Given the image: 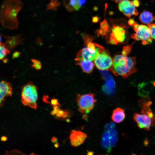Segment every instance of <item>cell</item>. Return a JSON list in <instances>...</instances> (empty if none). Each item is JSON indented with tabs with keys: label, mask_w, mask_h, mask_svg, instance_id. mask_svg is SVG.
Wrapping results in <instances>:
<instances>
[{
	"label": "cell",
	"mask_w": 155,
	"mask_h": 155,
	"mask_svg": "<svg viewBox=\"0 0 155 155\" xmlns=\"http://www.w3.org/2000/svg\"><path fill=\"white\" fill-rule=\"evenodd\" d=\"M135 59V57L116 55L113 59L111 70L115 75L126 78L137 71Z\"/></svg>",
	"instance_id": "1"
},
{
	"label": "cell",
	"mask_w": 155,
	"mask_h": 155,
	"mask_svg": "<svg viewBox=\"0 0 155 155\" xmlns=\"http://www.w3.org/2000/svg\"><path fill=\"white\" fill-rule=\"evenodd\" d=\"M6 2L8 8L3 3V5L7 9L8 11L2 7L1 9V18L3 26L5 27L8 24L7 28L10 29L17 28L19 24L17 16L18 12L23 6L22 2L18 0H8Z\"/></svg>",
	"instance_id": "2"
},
{
	"label": "cell",
	"mask_w": 155,
	"mask_h": 155,
	"mask_svg": "<svg viewBox=\"0 0 155 155\" xmlns=\"http://www.w3.org/2000/svg\"><path fill=\"white\" fill-rule=\"evenodd\" d=\"M21 101L23 105L36 109L38 94L37 87L32 82H28L22 88Z\"/></svg>",
	"instance_id": "3"
},
{
	"label": "cell",
	"mask_w": 155,
	"mask_h": 155,
	"mask_svg": "<svg viewBox=\"0 0 155 155\" xmlns=\"http://www.w3.org/2000/svg\"><path fill=\"white\" fill-rule=\"evenodd\" d=\"M132 26L135 33L131 35V38L136 40H142L144 45L150 44L152 42L151 31L148 26L139 24L135 22Z\"/></svg>",
	"instance_id": "4"
},
{
	"label": "cell",
	"mask_w": 155,
	"mask_h": 155,
	"mask_svg": "<svg viewBox=\"0 0 155 155\" xmlns=\"http://www.w3.org/2000/svg\"><path fill=\"white\" fill-rule=\"evenodd\" d=\"M76 101L78 111L82 114L89 113L93 109L97 101L94 94L92 93L84 94H78Z\"/></svg>",
	"instance_id": "5"
},
{
	"label": "cell",
	"mask_w": 155,
	"mask_h": 155,
	"mask_svg": "<svg viewBox=\"0 0 155 155\" xmlns=\"http://www.w3.org/2000/svg\"><path fill=\"white\" fill-rule=\"evenodd\" d=\"M94 61V64L99 70L102 71L111 70L113 59L107 50L105 49L100 53Z\"/></svg>",
	"instance_id": "6"
},
{
	"label": "cell",
	"mask_w": 155,
	"mask_h": 155,
	"mask_svg": "<svg viewBox=\"0 0 155 155\" xmlns=\"http://www.w3.org/2000/svg\"><path fill=\"white\" fill-rule=\"evenodd\" d=\"M117 140L118 133L116 130H106L102 135L101 144L102 147L109 152L115 146Z\"/></svg>",
	"instance_id": "7"
},
{
	"label": "cell",
	"mask_w": 155,
	"mask_h": 155,
	"mask_svg": "<svg viewBox=\"0 0 155 155\" xmlns=\"http://www.w3.org/2000/svg\"><path fill=\"white\" fill-rule=\"evenodd\" d=\"M126 32L123 26L113 24L108 42L112 44L117 45L123 42L126 38Z\"/></svg>",
	"instance_id": "8"
},
{
	"label": "cell",
	"mask_w": 155,
	"mask_h": 155,
	"mask_svg": "<svg viewBox=\"0 0 155 155\" xmlns=\"http://www.w3.org/2000/svg\"><path fill=\"white\" fill-rule=\"evenodd\" d=\"M118 7L119 10L128 18L132 15L137 16L139 13L132 1L129 0H123L119 2Z\"/></svg>",
	"instance_id": "9"
},
{
	"label": "cell",
	"mask_w": 155,
	"mask_h": 155,
	"mask_svg": "<svg viewBox=\"0 0 155 155\" xmlns=\"http://www.w3.org/2000/svg\"><path fill=\"white\" fill-rule=\"evenodd\" d=\"M102 52L100 51H94L86 46L78 52L75 60L84 59L92 61Z\"/></svg>",
	"instance_id": "10"
},
{
	"label": "cell",
	"mask_w": 155,
	"mask_h": 155,
	"mask_svg": "<svg viewBox=\"0 0 155 155\" xmlns=\"http://www.w3.org/2000/svg\"><path fill=\"white\" fill-rule=\"evenodd\" d=\"M87 137V134L83 132L72 130L69 136L71 144L74 147L79 146L83 143Z\"/></svg>",
	"instance_id": "11"
},
{
	"label": "cell",
	"mask_w": 155,
	"mask_h": 155,
	"mask_svg": "<svg viewBox=\"0 0 155 155\" xmlns=\"http://www.w3.org/2000/svg\"><path fill=\"white\" fill-rule=\"evenodd\" d=\"M133 118L138 127L141 128L148 130L150 126H152L151 119L145 114L135 113L133 115Z\"/></svg>",
	"instance_id": "12"
},
{
	"label": "cell",
	"mask_w": 155,
	"mask_h": 155,
	"mask_svg": "<svg viewBox=\"0 0 155 155\" xmlns=\"http://www.w3.org/2000/svg\"><path fill=\"white\" fill-rule=\"evenodd\" d=\"M12 94V87L11 84L5 80L0 81V106L3 105L5 98L11 96Z\"/></svg>",
	"instance_id": "13"
},
{
	"label": "cell",
	"mask_w": 155,
	"mask_h": 155,
	"mask_svg": "<svg viewBox=\"0 0 155 155\" xmlns=\"http://www.w3.org/2000/svg\"><path fill=\"white\" fill-rule=\"evenodd\" d=\"M103 75L106 82L102 87V91L107 94H111L115 91V82L112 77L107 73H104Z\"/></svg>",
	"instance_id": "14"
},
{
	"label": "cell",
	"mask_w": 155,
	"mask_h": 155,
	"mask_svg": "<svg viewBox=\"0 0 155 155\" xmlns=\"http://www.w3.org/2000/svg\"><path fill=\"white\" fill-rule=\"evenodd\" d=\"M5 41L3 43L5 46L9 50H11L20 44L24 40L20 35L14 36H5Z\"/></svg>",
	"instance_id": "15"
},
{
	"label": "cell",
	"mask_w": 155,
	"mask_h": 155,
	"mask_svg": "<svg viewBox=\"0 0 155 155\" xmlns=\"http://www.w3.org/2000/svg\"><path fill=\"white\" fill-rule=\"evenodd\" d=\"M75 61L76 65H79L84 72L89 73L93 71L94 63L92 61L84 59H80Z\"/></svg>",
	"instance_id": "16"
},
{
	"label": "cell",
	"mask_w": 155,
	"mask_h": 155,
	"mask_svg": "<svg viewBox=\"0 0 155 155\" xmlns=\"http://www.w3.org/2000/svg\"><path fill=\"white\" fill-rule=\"evenodd\" d=\"M125 117L124 110L121 108H117L113 110L111 116V119L114 122L119 123L124 120Z\"/></svg>",
	"instance_id": "17"
},
{
	"label": "cell",
	"mask_w": 155,
	"mask_h": 155,
	"mask_svg": "<svg viewBox=\"0 0 155 155\" xmlns=\"http://www.w3.org/2000/svg\"><path fill=\"white\" fill-rule=\"evenodd\" d=\"M139 19L142 23L148 24L155 20V16L151 13L145 11L140 14Z\"/></svg>",
	"instance_id": "18"
},
{
	"label": "cell",
	"mask_w": 155,
	"mask_h": 155,
	"mask_svg": "<svg viewBox=\"0 0 155 155\" xmlns=\"http://www.w3.org/2000/svg\"><path fill=\"white\" fill-rule=\"evenodd\" d=\"M67 10L69 11H78L81 8L78 0H68V3L65 5Z\"/></svg>",
	"instance_id": "19"
},
{
	"label": "cell",
	"mask_w": 155,
	"mask_h": 155,
	"mask_svg": "<svg viewBox=\"0 0 155 155\" xmlns=\"http://www.w3.org/2000/svg\"><path fill=\"white\" fill-rule=\"evenodd\" d=\"M10 50L5 46L3 43H0V60L3 59L10 53Z\"/></svg>",
	"instance_id": "20"
},
{
	"label": "cell",
	"mask_w": 155,
	"mask_h": 155,
	"mask_svg": "<svg viewBox=\"0 0 155 155\" xmlns=\"http://www.w3.org/2000/svg\"><path fill=\"white\" fill-rule=\"evenodd\" d=\"M132 44L124 46L122 51V55L127 56L131 52Z\"/></svg>",
	"instance_id": "21"
},
{
	"label": "cell",
	"mask_w": 155,
	"mask_h": 155,
	"mask_svg": "<svg viewBox=\"0 0 155 155\" xmlns=\"http://www.w3.org/2000/svg\"><path fill=\"white\" fill-rule=\"evenodd\" d=\"M31 61L33 63V64L32 65V67L37 70H40L41 69L42 65L40 61L34 59H32Z\"/></svg>",
	"instance_id": "22"
},
{
	"label": "cell",
	"mask_w": 155,
	"mask_h": 155,
	"mask_svg": "<svg viewBox=\"0 0 155 155\" xmlns=\"http://www.w3.org/2000/svg\"><path fill=\"white\" fill-rule=\"evenodd\" d=\"M82 36L84 43L86 44L92 41L93 40V37L88 34L83 33L82 34Z\"/></svg>",
	"instance_id": "23"
},
{
	"label": "cell",
	"mask_w": 155,
	"mask_h": 155,
	"mask_svg": "<svg viewBox=\"0 0 155 155\" xmlns=\"http://www.w3.org/2000/svg\"><path fill=\"white\" fill-rule=\"evenodd\" d=\"M100 28L106 30L108 32H109V25L107 20L104 19L100 24Z\"/></svg>",
	"instance_id": "24"
},
{
	"label": "cell",
	"mask_w": 155,
	"mask_h": 155,
	"mask_svg": "<svg viewBox=\"0 0 155 155\" xmlns=\"http://www.w3.org/2000/svg\"><path fill=\"white\" fill-rule=\"evenodd\" d=\"M59 5V2L56 0H52L47 6V9H54Z\"/></svg>",
	"instance_id": "25"
},
{
	"label": "cell",
	"mask_w": 155,
	"mask_h": 155,
	"mask_svg": "<svg viewBox=\"0 0 155 155\" xmlns=\"http://www.w3.org/2000/svg\"><path fill=\"white\" fill-rule=\"evenodd\" d=\"M148 24L151 31L152 38L155 40V23Z\"/></svg>",
	"instance_id": "26"
},
{
	"label": "cell",
	"mask_w": 155,
	"mask_h": 155,
	"mask_svg": "<svg viewBox=\"0 0 155 155\" xmlns=\"http://www.w3.org/2000/svg\"><path fill=\"white\" fill-rule=\"evenodd\" d=\"M96 32L98 36L100 35L104 36H106L108 32L105 30L100 28L99 30L96 31Z\"/></svg>",
	"instance_id": "27"
},
{
	"label": "cell",
	"mask_w": 155,
	"mask_h": 155,
	"mask_svg": "<svg viewBox=\"0 0 155 155\" xmlns=\"http://www.w3.org/2000/svg\"><path fill=\"white\" fill-rule=\"evenodd\" d=\"M115 126V124L113 123H108L105 126V130L114 129Z\"/></svg>",
	"instance_id": "28"
},
{
	"label": "cell",
	"mask_w": 155,
	"mask_h": 155,
	"mask_svg": "<svg viewBox=\"0 0 155 155\" xmlns=\"http://www.w3.org/2000/svg\"><path fill=\"white\" fill-rule=\"evenodd\" d=\"M51 104L53 106L57 105H60L58 100L55 98H53L51 100Z\"/></svg>",
	"instance_id": "29"
},
{
	"label": "cell",
	"mask_w": 155,
	"mask_h": 155,
	"mask_svg": "<svg viewBox=\"0 0 155 155\" xmlns=\"http://www.w3.org/2000/svg\"><path fill=\"white\" fill-rule=\"evenodd\" d=\"M100 18L97 16H93L92 18V22L94 23H96L98 22Z\"/></svg>",
	"instance_id": "30"
},
{
	"label": "cell",
	"mask_w": 155,
	"mask_h": 155,
	"mask_svg": "<svg viewBox=\"0 0 155 155\" xmlns=\"http://www.w3.org/2000/svg\"><path fill=\"white\" fill-rule=\"evenodd\" d=\"M20 53L18 51L14 52L13 54L12 57L13 58H18L20 55Z\"/></svg>",
	"instance_id": "31"
},
{
	"label": "cell",
	"mask_w": 155,
	"mask_h": 155,
	"mask_svg": "<svg viewBox=\"0 0 155 155\" xmlns=\"http://www.w3.org/2000/svg\"><path fill=\"white\" fill-rule=\"evenodd\" d=\"M78 1L79 5L81 7L86 3V0H78Z\"/></svg>",
	"instance_id": "32"
},
{
	"label": "cell",
	"mask_w": 155,
	"mask_h": 155,
	"mask_svg": "<svg viewBox=\"0 0 155 155\" xmlns=\"http://www.w3.org/2000/svg\"><path fill=\"white\" fill-rule=\"evenodd\" d=\"M135 22L133 19H130L128 21V24L130 26H132Z\"/></svg>",
	"instance_id": "33"
},
{
	"label": "cell",
	"mask_w": 155,
	"mask_h": 155,
	"mask_svg": "<svg viewBox=\"0 0 155 155\" xmlns=\"http://www.w3.org/2000/svg\"><path fill=\"white\" fill-rule=\"evenodd\" d=\"M132 1L135 7H137L139 6V3L138 0H133Z\"/></svg>",
	"instance_id": "34"
},
{
	"label": "cell",
	"mask_w": 155,
	"mask_h": 155,
	"mask_svg": "<svg viewBox=\"0 0 155 155\" xmlns=\"http://www.w3.org/2000/svg\"><path fill=\"white\" fill-rule=\"evenodd\" d=\"M7 137L5 136H3L1 137V140L2 141H6L7 140Z\"/></svg>",
	"instance_id": "35"
},
{
	"label": "cell",
	"mask_w": 155,
	"mask_h": 155,
	"mask_svg": "<svg viewBox=\"0 0 155 155\" xmlns=\"http://www.w3.org/2000/svg\"><path fill=\"white\" fill-rule=\"evenodd\" d=\"M117 3H119L123 0H113Z\"/></svg>",
	"instance_id": "36"
},
{
	"label": "cell",
	"mask_w": 155,
	"mask_h": 155,
	"mask_svg": "<svg viewBox=\"0 0 155 155\" xmlns=\"http://www.w3.org/2000/svg\"><path fill=\"white\" fill-rule=\"evenodd\" d=\"M2 38L1 35L0 34V43H2Z\"/></svg>",
	"instance_id": "37"
},
{
	"label": "cell",
	"mask_w": 155,
	"mask_h": 155,
	"mask_svg": "<svg viewBox=\"0 0 155 155\" xmlns=\"http://www.w3.org/2000/svg\"><path fill=\"white\" fill-rule=\"evenodd\" d=\"M94 10L95 11H96V10H98V8L97 7H94Z\"/></svg>",
	"instance_id": "38"
},
{
	"label": "cell",
	"mask_w": 155,
	"mask_h": 155,
	"mask_svg": "<svg viewBox=\"0 0 155 155\" xmlns=\"http://www.w3.org/2000/svg\"><path fill=\"white\" fill-rule=\"evenodd\" d=\"M153 84L154 86H155V81H154L153 82Z\"/></svg>",
	"instance_id": "39"
}]
</instances>
